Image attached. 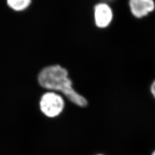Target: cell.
I'll return each mask as SVG.
<instances>
[{
	"label": "cell",
	"instance_id": "obj_1",
	"mask_svg": "<svg viewBox=\"0 0 155 155\" xmlns=\"http://www.w3.org/2000/svg\"><path fill=\"white\" fill-rule=\"evenodd\" d=\"M38 81L45 89L61 91L75 105L84 107L87 105L86 98L72 87L71 80L66 69L59 65L46 67L39 73Z\"/></svg>",
	"mask_w": 155,
	"mask_h": 155
},
{
	"label": "cell",
	"instance_id": "obj_2",
	"mask_svg": "<svg viewBox=\"0 0 155 155\" xmlns=\"http://www.w3.org/2000/svg\"><path fill=\"white\" fill-rule=\"evenodd\" d=\"M64 101L60 95L54 92H47L43 94L40 101L41 112L48 117L58 116L63 110Z\"/></svg>",
	"mask_w": 155,
	"mask_h": 155
},
{
	"label": "cell",
	"instance_id": "obj_3",
	"mask_svg": "<svg viewBox=\"0 0 155 155\" xmlns=\"http://www.w3.org/2000/svg\"><path fill=\"white\" fill-rule=\"evenodd\" d=\"M94 20L97 27L105 28L113 20V11L106 2H102L94 6Z\"/></svg>",
	"mask_w": 155,
	"mask_h": 155
},
{
	"label": "cell",
	"instance_id": "obj_4",
	"mask_svg": "<svg viewBox=\"0 0 155 155\" xmlns=\"http://www.w3.org/2000/svg\"><path fill=\"white\" fill-rule=\"evenodd\" d=\"M129 5L133 16L141 18L155 10L154 0H129Z\"/></svg>",
	"mask_w": 155,
	"mask_h": 155
},
{
	"label": "cell",
	"instance_id": "obj_5",
	"mask_svg": "<svg viewBox=\"0 0 155 155\" xmlns=\"http://www.w3.org/2000/svg\"><path fill=\"white\" fill-rule=\"evenodd\" d=\"M7 6L13 11L21 12L28 9L32 0H6Z\"/></svg>",
	"mask_w": 155,
	"mask_h": 155
},
{
	"label": "cell",
	"instance_id": "obj_6",
	"mask_svg": "<svg viewBox=\"0 0 155 155\" xmlns=\"http://www.w3.org/2000/svg\"><path fill=\"white\" fill-rule=\"evenodd\" d=\"M150 91H151L152 94L153 96L154 97V98H155V81H153L152 84H151Z\"/></svg>",
	"mask_w": 155,
	"mask_h": 155
},
{
	"label": "cell",
	"instance_id": "obj_7",
	"mask_svg": "<svg viewBox=\"0 0 155 155\" xmlns=\"http://www.w3.org/2000/svg\"><path fill=\"white\" fill-rule=\"evenodd\" d=\"M101 1H102V2H113L114 1H116L117 0H101Z\"/></svg>",
	"mask_w": 155,
	"mask_h": 155
},
{
	"label": "cell",
	"instance_id": "obj_8",
	"mask_svg": "<svg viewBox=\"0 0 155 155\" xmlns=\"http://www.w3.org/2000/svg\"><path fill=\"white\" fill-rule=\"evenodd\" d=\"M152 155H155V150L152 153Z\"/></svg>",
	"mask_w": 155,
	"mask_h": 155
},
{
	"label": "cell",
	"instance_id": "obj_9",
	"mask_svg": "<svg viewBox=\"0 0 155 155\" xmlns=\"http://www.w3.org/2000/svg\"></svg>",
	"mask_w": 155,
	"mask_h": 155
}]
</instances>
